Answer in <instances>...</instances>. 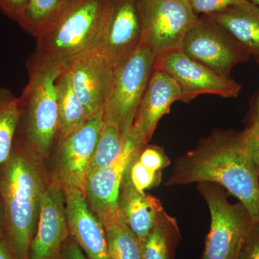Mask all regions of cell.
<instances>
[{
	"instance_id": "29",
	"label": "cell",
	"mask_w": 259,
	"mask_h": 259,
	"mask_svg": "<svg viewBox=\"0 0 259 259\" xmlns=\"http://www.w3.org/2000/svg\"><path fill=\"white\" fill-rule=\"evenodd\" d=\"M28 0H0V11L15 21H20Z\"/></svg>"
},
{
	"instance_id": "15",
	"label": "cell",
	"mask_w": 259,
	"mask_h": 259,
	"mask_svg": "<svg viewBox=\"0 0 259 259\" xmlns=\"http://www.w3.org/2000/svg\"><path fill=\"white\" fill-rule=\"evenodd\" d=\"M64 190L70 235L89 259H110L105 227L84 194L77 189Z\"/></svg>"
},
{
	"instance_id": "27",
	"label": "cell",
	"mask_w": 259,
	"mask_h": 259,
	"mask_svg": "<svg viewBox=\"0 0 259 259\" xmlns=\"http://www.w3.org/2000/svg\"><path fill=\"white\" fill-rule=\"evenodd\" d=\"M238 259H259V221L253 223Z\"/></svg>"
},
{
	"instance_id": "34",
	"label": "cell",
	"mask_w": 259,
	"mask_h": 259,
	"mask_svg": "<svg viewBox=\"0 0 259 259\" xmlns=\"http://www.w3.org/2000/svg\"><path fill=\"white\" fill-rule=\"evenodd\" d=\"M74 1V0H60L61 5L65 4V3H69V2Z\"/></svg>"
},
{
	"instance_id": "1",
	"label": "cell",
	"mask_w": 259,
	"mask_h": 259,
	"mask_svg": "<svg viewBox=\"0 0 259 259\" xmlns=\"http://www.w3.org/2000/svg\"><path fill=\"white\" fill-rule=\"evenodd\" d=\"M201 182L221 185L243 204L253 222L259 221L258 174L243 131L217 129L199 140L194 149L175 161L165 185Z\"/></svg>"
},
{
	"instance_id": "7",
	"label": "cell",
	"mask_w": 259,
	"mask_h": 259,
	"mask_svg": "<svg viewBox=\"0 0 259 259\" xmlns=\"http://www.w3.org/2000/svg\"><path fill=\"white\" fill-rule=\"evenodd\" d=\"M141 44L158 59L181 51L186 34L198 16L188 0H139Z\"/></svg>"
},
{
	"instance_id": "10",
	"label": "cell",
	"mask_w": 259,
	"mask_h": 259,
	"mask_svg": "<svg viewBox=\"0 0 259 259\" xmlns=\"http://www.w3.org/2000/svg\"><path fill=\"white\" fill-rule=\"evenodd\" d=\"M155 69L166 73L175 80L182 92L181 101L185 103L204 94L235 98L239 95L242 89L241 83L230 76L217 74L192 60L181 51L156 59Z\"/></svg>"
},
{
	"instance_id": "18",
	"label": "cell",
	"mask_w": 259,
	"mask_h": 259,
	"mask_svg": "<svg viewBox=\"0 0 259 259\" xmlns=\"http://www.w3.org/2000/svg\"><path fill=\"white\" fill-rule=\"evenodd\" d=\"M244 48L259 64V7L250 0L207 15Z\"/></svg>"
},
{
	"instance_id": "31",
	"label": "cell",
	"mask_w": 259,
	"mask_h": 259,
	"mask_svg": "<svg viewBox=\"0 0 259 259\" xmlns=\"http://www.w3.org/2000/svg\"><path fill=\"white\" fill-rule=\"evenodd\" d=\"M0 259H17L6 233L0 235Z\"/></svg>"
},
{
	"instance_id": "17",
	"label": "cell",
	"mask_w": 259,
	"mask_h": 259,
	"mask_svg": "<svg viewBox=\"0 0 259 259\" xmlns=\"http://www.w3.org/2000/svg\"><path fill=\"white\" fill-rule=\"evenodd\" d=\"M118 209L126 224L142 245L156 225L163 207L159 199L141 193L135 188L127 169L121 184Z\"/></svg>"
},
{
	"instance_id": "36",
	"label": "cell",
	"mask_w": 259,
	"mask_h": 259,
	"mask_svg": "<svg viewBox=\"0 0 259 259\" xmlns=\"http://www.w3.org/2000/svg\"><path fill=\"white\" fill-rule=\"evenodd\" d=\"M258 184H259V175H258Z\"/></svg>"
},
{
	"instance_id": "12",
	"label": "cell",
	"mask_w": 259,
	"mask_h": 259,
	"mask_svg": "<svg viewBox=\"0 0 259 259\" xmlns=\"http://www.w3.org/2000/svg\"><path fill=\"white\" fill-rule=\"evenodd\" d=\"M148 144L133 127L125 134L123 149L115 161L90 174L84 188V196L91 208L101 218L118 208L121 184L131 162Z\"/></svg>"
},
{
	"instance_id": "20",
	"label": "cell",
	"mask_w": 259,
	"mask_h": 259,
	"mask_svg": "<svg viewBox=\"0 0 259 259\" xmlns=\"http://www.w3.org/2000/svg\"><path fill=\"white\" fill-rule=\"evenodd\" d=\"M100 219L105 227L110 259H142L141 243L118 208Z\"/></svg>"
},
{
	"instance_id": "3",
	"label": "cell",
	"mask_w": 259,
	"mask_h": 259,
	"mask_svg": "<svg viewBox=\"0 0 259 259\" xmlns=\"http://www.w3.org/2000/svg\"><path fill=\"white\" fill-rule=\"evenodd\" d=\"M108 0H74L61 5L47 28L35 38L28 63L66 69L75 59L97 51Z\"/></svg>"
},
{
	"instance_id": "9",
	"label": "cell",
	"mask_w": 259,
	"mask_h": 259,
	"mask_svg": "<svg viewBox=\"0 0 259 259\" xmlns=\"http://www.w3.org/2000/svg\"><path fill=\"white\" fill-rule=\"evenodd\" d=\"M139 0H108L96 51L117 67L139 49L142 40Z\"/></svg>"
},
{
	"instance_id": "19",
	"label": "cell",
	"mask_w": 259,
	"mask_h": 259,
	"mask_svg": "<svg viewBox=\"0 0 259 259\" xmlns=\"http://www.w3.org/2000/svg\"><path fill=\"white\" fill-rule=\"evenodd\" d=\"M56 100L59 112V140L66 139L88 120L86 110L75 93L67 68L56 79Z\"/></svg>"
},
{
	"instance_id": "24",
	"label": "cell",
	"mask_w": 259,
	"mask_h": 259,
	"mask_svg": "<svg viewBox=\"0 0 259 259\" xmlns=\"http://www.w3.org/2000/svg\"><path fill=\"white\" fill-rule=\"evenodd\" d=\"M61 8L60 0H28L18 23L36 37L54 20Z\"/></svg>"
},
{
	"instance_id": "30",
	"label": "cell",
	"mask_w": 259,
	"mask_h": 259,
	"mask_svg": "<svg viewBox=\"0 0 259 259\" xmlns=\"http://www.w3.org/2000/svg\"><path fill=\"white\" fill-rule=\"evenodd\" d=\"M61 259H89L74 238L70 235L65 242Z\"/></svg>"
},
{
	"instance_id": "14",
	"label": "cell",
	"mask_w": 259,
	"mask_h": 259,
	"mask_svg": "<svg viewBox=\"0 0 259 259\" xmlns=\"http://www.w3.org/2000/svg\"><path fill=\"white\" fill-rule=\"evenodd\" d=\"M67 69L88 119L103 114L115 71L110 61L98 51H91L73 61Z\"/></svg>"
},
{
	"instance_id": "22",
	"label": "cell",
	"mask_w": 259,
	"mask_h": 259,
	"mask_svg": "<svg viewBox=\"0 0 259 259\" xmlns=\"http://www.w3.org/2000/svg\"><path fill=\"white\" fill-rule=\"evenodd\" d=\"M20 116V98H16L9 90L0 88V166L13 151Z\"/></svg>"
},
{
	"instance_id": "11",
	"label": "cell",
	"mask_w": 259,
	"mask_h": 259,
	"mask_svg": "<svg viewBox=\"0 0 259 259\" xmlns=\"http://www.w3.org/2000/svg\"><path fill=\"white\" fill-rule=\"evenodd\" d=\"M103 114L89 118L66 139L58 141L56 180L84 194L90 164L102 126Z\"/></svg>"
},
{
	"instance_id": "23",
	"label": "cell",
	"mask_w": 259,
	"mask_h": 259,
	"mask_svg": "<svg viewBox=\"0 0 259 259\" xmlns=\"http://www.w3.org/2000/svg\"><path fill=\"white\" fill-rule=\"evenodd\" d=\"M125 134H122L115 125L104 122L92 158L89 175L112 163L123 149Z\"/></svg>"
},
{
	"instance_id": "5",
	"label": "cell",
	"mask_w": 259,
	"mask_h": 259,
	"mask_svg": "<svg viewBox=\"0 0 259 259\" xmlns=\"http://www.w3.org/2000/svg\"><path fill=\"white\" fill-rule=\"evenodd\" d=\"M197 190L205 199L211 216L201 259H238L254 223L249 212L241 202H230L228 192L221 185L201 182Z\"/></svg>"
},
{
	"instance_id": "33",
	"label": "cell",
	"mask_w": 259,
	"mask_h": 259,
	"mask_svg": "<svg viewBox=\"0 0 259 259\" xmlns=\"http://www.w3.org/2000/svg\"><path fill=\"white\" fill-rule=\"evenodd\" d=\"M5 233V213L4 204L0 197V235Z\"/></svg>"
},
{
	"instance_id": "8",
	"label": "cell",
	"mask_w": 259,
	"mask_h": 259,
	"mask_svg": "<svg viewBox=\"0 0 259 259\" xmlns=\"http://www.w3.org/2000/svg\"><path fill=\"white\" fill-rule=\"evenodd\" d=\"M181 51L221 76H230L236 65L250 55L207 15L198 17L186 34Z\"/></svg>"
},
{
	"instance_id": "21",
	"label": "cell",
	"mask_w": 259,
	"mask_h": 259,
	"mask_svg": "<svg viewBox=\"0 0 259 259\" xmlns=\"http://www.w3.org/2000/svg\"><path fill=\"white\" fill-rule=\"evenodd\" d=\"M180 239L176 219L162 209L152 231L141 245L142 259H173Z\"/></svg>"
},
{
	"instance_id": "6",
	"label": "cell",
	"mask_w": 259,
	"mask_h": 259,
	"mask_svg": "<svg viewBox=\"0 0 259 259\" xmlns=\"http://www.w3.org/2000/svg\"><path fill=\"white\" fill-rule=\"evenodd\" d=\"M156 56L141 44L114 71L110 93L103 110L104 122L114 124L125 134L134 123L141 100L155 70Z\"/></svg>"
},
{
	"instance_id": "35",
	"label": "cell",
	"mask_w": 259,
	"mask_h": 259,
	"mask_svg": "<svg viewBox=\"0 0 259 259\" xmlns=\"http://www.w3.org/2000/svg\"><path fill=\"white\" fill-rule=\"evenodd\" d=\"M250 1H251L252 3H254L257 6L259 7V0H250Z\"/></svg>"
},
{
	"instance_id": "2",
	"label": "cell",
	"mask_w": 259,
	"mask_h": 259,
	"mask_svg": "<svg viewBox=\"0 0 259 259\" xmlns=\"http://www.w3.org/2000/svg\"><path fill=\"white\" fill-rule=\"evenodd\" d=\"M39 158L28 148L12 151L0 166V197L4 204L5 233L17 259H28L47 188Z\"/></svg>"
},
{
	"instance_id": "16",
	"label": "cell",
	"mask_w": 259,
	"mask_h": 259,
	"mask_svg": "<svg viewBox=\"0 0 259 259\" xmlns=\"http://www.w3.org/2000/svg\"><path fill=\"white\" fill-rule=\"evenodd\" d=\"M180 86L169 75L155 69L135 118L134 127L149 142L159 120L169 113L171 106L181 101Z\"/></svg>"
},
{
	"instance_id": "25",
	"label": "cell",
	"mask_w": 259,
	"mask_h": 259,
	"mask_svg": "<svg viewBox=\"0 0 259 259\" xmlns=\"http://www.w3.org/2000/svg\"><path fill=\"white\" fill-rule=\"evenodd\" d=\"M137 156L131 162L128 168L130 180L136 190L141 193H146V190L161 183L162 174L156 173L143 166L138 161Z\"/></svg>"
},
{
	"instance_id": "13",
	"label": "cell",
	"mask_w": 259,
	"mask_h": 259,
	"mask_svg": "<svg viewBox=\"0 0 259 259\" xmlns=\"http://www.w3.org/2000/svg\"><path fill=\"white\" fill-rule=\"evenodd\" d=\"M69 236L65 190L55 180L47 186L42 195L28 259H61L63 246Z\"/></svg>"
},
{
	"instance_id": "28",
	"label": "cell",
	"mask_w": 259,
	"mask_h": 259,
	"mask_svg": "<svg viewBox=\"0 0 259 259\" xmlns=\"http://www.w3.org/2000/svg\"><path fill=\"white\" fill-rule=\"evenodd\" d=\"M243 132L250 158L259 175V122L248 125Z\"/></svg>"
},
{
	"instance_id": "32",
	"label": "cell",
	"mask_w": 259,
	"mask_h": 259,
	"mask_svg": "<svg viewBox=\"0 0 259 259\" xmlns=\"http://www.w3.org/2000/svg\"><path fill=\"white\" fill-rule=\"evenodd\" d=\"M248 122H249V125L259 122V93L255 99L253 106L250 110Z\"/></svg>"
},
{
	"instance_id": "26",
	"label": "cell",
	"mask_w": 259,
	"mask_h": 259,
	"mask_svg": "<svg viewBox=\"0 0 259 259\" xmlns=\"http://www.w3.org/2000/svg\"><path fill=\"white\" fill-rule=\"evenodd\" d=\"M196 15H211L239 4L244 0H188Z\"/></svg>"
},
{
	"instance_id": "4",
	"label": "cell",
	"mask_w": 259,
	"mask_h": 259,
	"mask_svg": "<svg viewBox=\"0 0 259 259\" xmlns=\"http://www.w3.org/2000/svg\"><path fill=\"white\" fill-rule=\"evenodd\" d=\"M65 69L28 63L29 81L20 98L26 147L37 158L47 157L59 140L56 79Z\"/></svg>"
}]
</instances>
